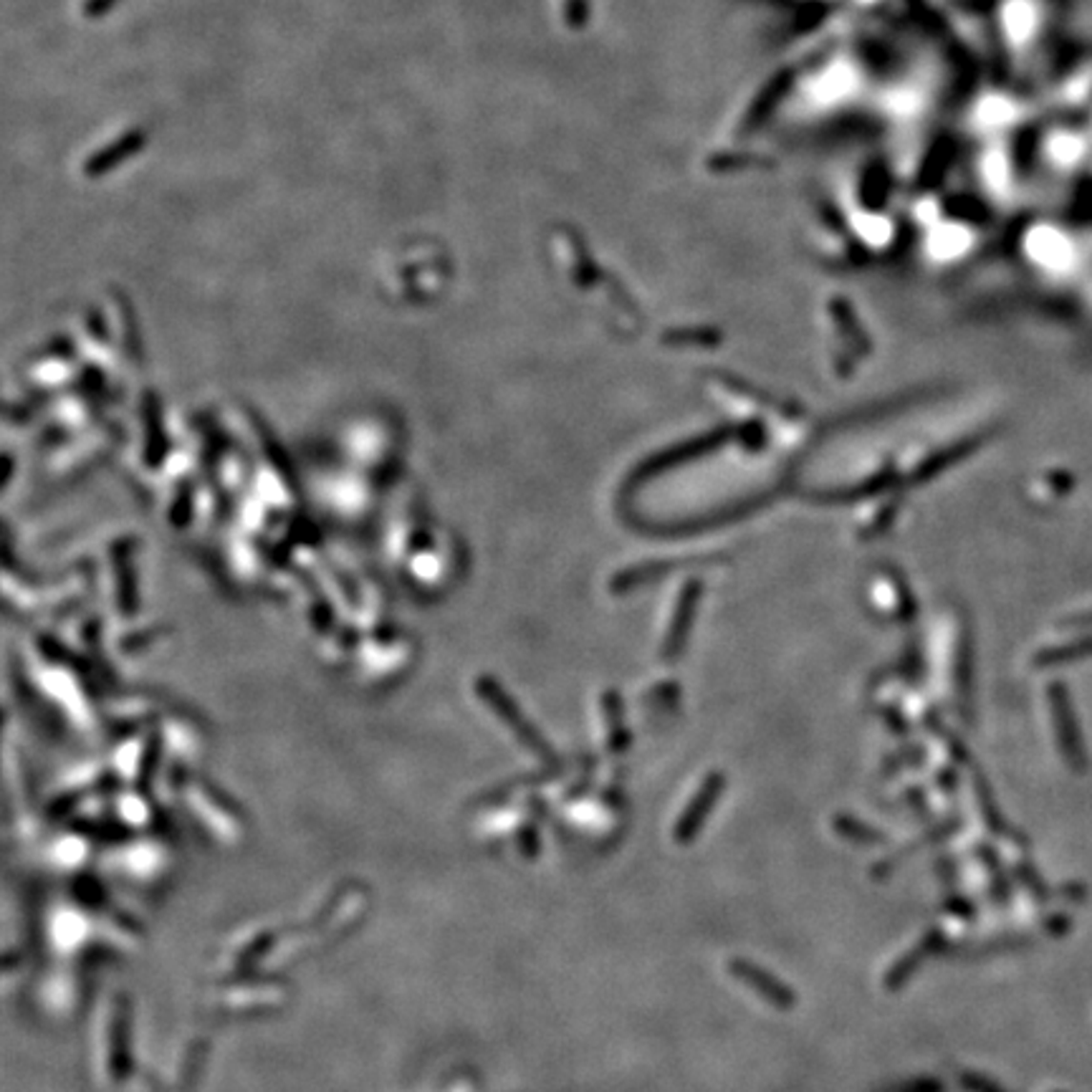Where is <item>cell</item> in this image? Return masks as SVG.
Listing matches in <instances>:
<instances>
[{
    "label": "cell",
    "mask_w": 1092,
    "mask_h": 1092,
    "mask_svg": "<svg viewBox=\"0 0 1092 1092\" xmlns=\"http://www.w3.org/2000/svg\"><path fill=\"white\" fill-rule=\"evenodd\" d=\"M693 605H695V587H690L686 594H683V600H680V609H678V620H675V628L673 632H670V648H668V655H675V652L680 650V640H683V635H686V625H690V615H693Z\"/></svg>",
    "instance_id": "cell-1"
},
{
    "label": "cell",
    "mask_w": 1092,
    "mask_h": 1092,
    "mask_svg": "<svg viewBox=\"0 0 1092 1092\" xmlns=\"http://www.w3.org/2000/svg\"><path fill=\"white\" fill-rule=\"evenodd\" d=\"M1092 652V643L1090 640H1082V643H1075V645H1064L1062 652L1057 650H1044L1037 655V666H1052V663H1060V660H1078V658H1085V655H1090Z\"/></svg>",
    "instance_id": "cell-2"
},
{
    "label": "cell",
    "mask_w": 1092,
    "mask_h": 1092,
    "mask_svg": "<svg viewBox=\"0 0 1092 1092\" xmlns=\"http://www.w3.org/2000/svg\"><path fill=\"white\" fill-rule=\"evenodd\" d=\"M1070 625H1080V628H1090L1092 625V615H1078V617H1070L1067 620Z\"/></svg>",
    "instance_id": "cell-3"
}]
</instances>
